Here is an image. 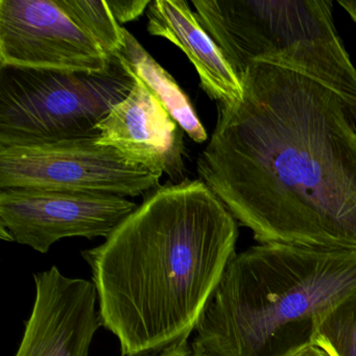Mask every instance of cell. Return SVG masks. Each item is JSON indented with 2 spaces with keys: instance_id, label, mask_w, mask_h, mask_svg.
I'll return each mask as SVG.
<instances>
[{
  "instance_id": "obj_4",
  "label": "cell",
  "mask_w": 356,
  "mask_h": 356,
  "mask_svg": "<svg viewBox=\"0 0 356 356\" xmlns=\"http://www.w3.org/2000/svg\"><path fill=\"white\" fill-rule=\"evenodd\" d=\"M197 19L237 76L256 62L299 72L339 95L356 122V68L331 0H193Z\"/></svg>"
},
{
  "instance_id": "obj_15",
  "label": "cell",
  "mask_w": 356,
  "mask_h": 356,
  "mask_svg": "<svg viewBox=\"0 0 356 356\" xmlns=\"http://www.w3.org/2000/svg\"><path fill=\"white\" fill-rule=\"evenodd\" d=\"M112 15L120 24L133 22L140 17L149 6L151 0H106Z\"/></svg>"
},
{
  "instance_id": "obj_2",
  "label": "cell",
  "mask_w": 356,
  "mask_h": 356,
  "mask_svg": "<svg viewBox=\"0 0 356 356\" xmlns=\"http://www.w3.org/2000/svg\"><path fill=\"white\" fill-rule=\"evenodd\" d=\"M236 220L202 180L154 189L105 241L81 252L102 326L122 356L188 341L229 262Z\"/></svg>"
},
{
  "instance_id": "obj_13",
  "label": "cell",
  "mask_w": 356,
  "mask_h": 356,
  "mask_svg": "<svg viewBox=\"0 0 356 356\" xmlns=\"http://www.w3.org/2000/svg\"><path fill=\"white\" fill-rule=\"evenodd\" d=\"M57 3L109 57L124 49V28L116 22L106 0H57Z\"/></svg>"
},
{
  "instance_id": "obj_7",
  "label": "cell",
  "mask_w": 356,
  "mask_h": 356,
  "mask_svg": "<svg viewBox=\"0 0 356 356\" xmlns=\"http://www.w3.org/2000/svg\"><path fill=\"white\" fill-rule=\"evenodd\" d=\"M137 205L105 193L0 189L1 238L45 254L70 237H108Z\"/></svg>"
},
{
  "instance_id": "obj_11",
  "label": "cell",
  "mask_w": 356,
  "mask_h": 356,
  "mask_svg": "<svg viewBox=\"0 0 356 356\" xmlns=\"http://www.w3.org/2000/svg\"><path fill=\"white\" fill-rule=\"evenodd\" d=\"M147 17L149 34L166 39L187 56L210 99L222 105L241 101V80L187 1L154 0L147 8Z\"/></svg>"
},
{
  "instance_id": "obj_9",
  "label": "cell",
  "mask_w": 356,
  "mask_h": 356,
  "mask_svg": "<svg viewBox=\"0 0 356 356\" xmlns=\"http://www.w3.org/2000/svg\"><path fill=\"white\" fill-rule=\"evenodd\" d=\"M34 280V306L15 356H89L102 326L92 281L68 278L55 266Z\"/></svg>"
},
{
  "instance_id": "obj_16",
  "label": "cell",
  "mask_w": 356,
  "mask_h": 356,
  "mask_svg": "<svg viewBox=\"0 0 356 356\" xmlns=\"http://www.w3.org/2000/svg\"><path fill=\"white\" fill-rule=\"evenodd\" d=\"M149 356H210L206 354L197 353L193 351L191 345H189L188 341H182L180 343H175L170 347L166 348L163 351L157 354H153Z\"/></svg>"
},
{
  "instance_id": "obj_12",
  "label": "cell",
  "mask_w": 356,
  "mask_h": 356,
  "mask_svg": "<svg viewBox=\"0 0 356 356\" xmlns=\"http://www.w3.org/2000/svg\"><path fill=\"white\" fill-rule=\"evenodd\" d=\"M124 49L115 57L145 82L191 140L205 143L207 132L191 99L176 80L156 62L127 29H124Z\"/></svg>"
},
{
  "instance_id": "obj_3",
  "label": "cell",
  "mask_w": 356,
  "mask_h": 356,
  "mask_svg": "<svg viewBox=\"0 0 356 356\" xmlns=\"http://www.w3.org/2000/svg\"><path fill=\"white\" fill-rule=\"evenodd\" d=\"M356 291V250L260 243L236 254L191 343L210 356H291Z\"/></svg>"
},
{
  "instance_id": "obj_18",
  "label": "cell",
  "mask_w": 356,
  "mask_h": 356,
  "mask_svg": "<svg viewBox=\"0 0 356 356\" xmlns=\"http://www.w3.org/2000/svg\"><path fill=\"white\" fill-rule=\"evenodd\" d=\"M337 3L356 22V0H339Z\"/></svg>"
},
{
  "instance_id": "obj_5",
  "label": "cell",
  "mask_w": 356,
  "mask_h": 356,
  "mask_svg": "<svg viewBox=\"0 0 356 356\" xmlns=\"http://www.w3.org/2000/svg\"><path fill=\"white\" fill-rule=\"evenodd\" d=\"M134 84L116 57L103 74L0 68V147L99 137V122Z\"/></svg>"
},
{
  "instance_id": "obj_17",
  "label": "cell",
  "mask_w": 356,
  "mask_h": 356,
  "mask_svg": "<svg viewBox=\"0 0 356 356\" xmlns=\"http://www.w3.org/2000/svg\"><path fill=\"white\" fill-rule=\"evenodd\" d=\"M291 356H331L328 352L325 351L323 348L318 347V346L312 345L306 346V347L302 348L299 351L296 352L293 355Z\"/></svg>"
},
{
  "instance_id": "obj_1",
  "label": "cell",
  "mask_w": 356,
  "mask_h": 356,
  "mask_svg": "<svg viewBox=\"0 0 356 356\" xmlns=\"http://www.w3.org/2000/svg\"><path fill=\"white\" fill-rule=\"evenodd\" d=\"M241 101L218 104L201 180L259 243L356 250V122L332 90L250 64Z\"/></svg>"
},
{
  "instance_id": "obj_6",
  "label": "cell",
  "mask_w": 356,
  "mask_h": 356,
  "mask_svg": "<svg viewBox=\"0 0 356 356\" xmlns=\"http://www.w3.org/2000/svg\"><path fill=\"white\" fill-rule=\"evenodd\" d=\"M95 138L0 147V189L105 193L139 197L160 187L162 175L131 162Z\"/></svg>"
},
{
  "instance_id": "obj_10",
  "label": "cell",
  "mask_w": 356,
  "mask_h": 356,
  "mask_svg": "<svg viewBox=\"0 0 356 356\" xmlns=\"http://www.w3.org/2000/svg\"><path fill=\"white\" fill-rule=\"evenodd\" d=\"M130 72L134 86L99 122L97 143L114 147L151 172L168 174L174 183L182 182L185 145L180 126L145 82Z\"/></svg>"
},
{
  "instance_id": "obj_8",
  "label": "cell",
  "mask_w": 356,
  "mask_h": 356,
  "mask_svg": "<svg viewBox=\"0 0 356 356\" xmlns=\"http://www.w3.org/2000/svg\"><path fill=\"white\" fill-rule=\"evenodd\" d=\"M113 62L57 0H0V68L103 74Z\"/></svg>"
},
{
  "instance_id": "obj_14",
  "label": "cell",
  "mask_w": 356,
  "mask_h": 356,
  "mask_svg": "<svg viewBox=\"0 0 356 356\" xmlns=\"http://www.w3.org/2000/svg\"><path fill=\"white\" fill-rule=\"evenodd\" d=\"M314 343L331 356H356V291L320 321Z\"/></svg>"
}]
</instances>
